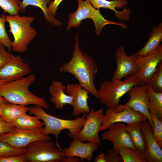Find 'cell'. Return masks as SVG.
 Instances as JSON below:
<instances>
[{"label": "cell", "mask_w": 162, "mask_h": 162, "mask_svg": "<svg viewBox=\"0 0 162 162\" xmlns=\"http://www.w3.org/2000/svg\"><path fill=\"white\" fill-rule=\"evenodd\" d=\"M136 57L135 53L127 55L123 46L118 47L115 52L116 67L111 80H121L124 77L134 74L137 70Z\"/></svg>", "instance_id": "14"}, {"label": "cell", "mask_w": 162, "mask_h": 162, "mask_svg": "<svg viewBox=\"0 0 162 162\" xmlns=\"http://www.w3.org/2000/svg\"><path fill=\"white\" fill-rule=\"evenodd\" d=\"M115 152L112 149L108 150L106 155L107 162H122L120 156Z\"/></svg>", "instance_id": "35"}, {"label": "cell", "mask_w": 162, "mask_h": 162, "mask_svg": "<svg viewBox=\"0 0 162 162\" xmlns=\"http://www.w3.org/2000/svg\"><path fill=\"white\" fill-rule=\"evenodd\" d=\"M49 140H38L29 144L23 154L27 162H61L64 157L62 149Z\"/></svg>", "instance_id": "7"}, {"label": "cell", "mask_w": 162, "mask_h": 162, "mask_svg": "<svg viewBox=\"0 0 162 162\" xmlns=\"http://www.w3.org/2000/svg\"><path fill=\"white\" fill-rule=\"evenodd\" d=\"M78 3L77 10L70 13L68 15L69 20L68 22L66 31L72 27L77 28L81 24V22L86 18L91 19L95 26V32L99 36L104 27L108 24H112L121 26L123 28L127 29V26L124 22L107 20L105 19L100 13L99 10L94 8L87 0H76Z\"/></svg>", "instance_id": "5"}, {"label": "cell", "mask_w": 162, "mask_h": 162, "mask_svg": "<svg viewBox=\"0 0 162 162\" xmlns=\"http://www.w3.org/2000/svg\"><path fill=\"white\" fill-rule=\"evenodd\" d=\"M147 84L149 110L162 120V92L154 91L149 84Z\"/></svg>", "instance_id": "26"}, {"label": "cell", "mask_w": 162, "mask_h": 162, "mask_svg": "<svg viewBox=\"0 0 162 162\" xmlns=\"http://www.w3.org/2000/svg\"><path fill=\"white\" fill-rule=\"evenodd\" d=\"M7 101L4 98L0 96V115H2L3 108Z\"/></svg>", "instance_id": "40"}, {"label": "cell", "mask_w": 162, "mask_h": 162, "mask_svg": "<svg viewBox=\"0 0 162 162\" xmlns=\"http://www.w3.org/2000/svg\"><path fill=\"white\" fill-rule=\"evenodd\" d=\"M83 161H84V160L81 159L79 157L74 156H64L61 161V162H82Z\"/></svg>", "instance_id": "38"}, {"label": "cell", "mask_w": 162, "mask_h": 162, "mask_svg": "<svg viewBox=\"0 0 162 162\" xmlns=\"http://www.w3.org/2000/svg\"><path fill=\"white\" fill-rule=\"evenodd\" d=\"M64 0H54L48 6V9L52 15L55 17L56 14L58 7Z\"/></svg>", "instance_id": "37"}, {"label": "cell", "mask_w": 162, "mask_h": 162, "mask_svg": "<svg viewBox=\"0 0 162 162\" xmlns=\"http://www.w3.org/2000/svg\"><path fill=\"white\" fill-rule=\"evenodd\" d=\"M162 61V44L152 52L144 56H136V71L133 74L136 79L138 85L148 84L155 72L158 66Z\"/></svg>", "instance_id": "8"}, {"label": "cell", "mask_w": 162, "mask_h": 162, "mask_svg": "<svg viewBox=\"0 0 162 162\" xmlns=\"http://www.w3.org/2000/svg\"><path fill=\"white\" fill-rule=\"evenodd\" d=\"M138 85L134 74L123 80H107L97 90L99 99L107 108L114 110L118 106L121 98L133 87Z\"/></svg>", "instance_id": "6"}, {"label": "cell", "mask_w": 162, "mask_h": 162, "mask_svg": "<svg viewBox=\"0 0 162 162\" xmlns=\"http://www.w3.org/2000/svg\"><path fill=\"white\" fill-rule=\"evenodd\" d=\"M118 153L123 162H146L145 155L131 148L125 146L120 147Z\"/></svg>", "instance_id": "27"}, {"label": "cell", "mask_w": 162, "mask_h": 162, "mask_svg": "<svg viewBox=\"0 0 162 162\" xmlns=\"http://www.w3.org/2000/svg\"><path fill=\"white\" fill-rule=\"evenodd\" d=\"M15 127L26 130H34L43 128L44 123L35 116H30L26 113L10 123Z\"/></svg>", "instance_id": "24"}, {"label": "cell", "mask_w": 162, "mask_h": 162, "mask_svg": "<svg viewBox=\"0 0 162 162\" xmlns=\"http://www.w3.org/2000/svg\"><path fill=\"white\" fill-rule=\"evenodd\" d=\"M146 120L141 122L142 131L145 138L147 153L145 155L146 162H162V150L154 138L150 123Z\"/></svg>", "instance_id": "17"}, {"label": "cell", "mask_w": 162, "mask_h": 162, "mask_svg": "<svg viewBox=\"0 0 162 162\" xmlns=\"http://www.w3.org/2000/svg\"><path fill=\"white\" fill-rule=\"evenodd\" d=\"M104 115V109L102 107L96 111L93 108L90 109L86 115L83 128L77 136L80 141L95 143L99 146L101 145L99 133Z\"/></svg>", "instance_id": "10"}, {"label": "cell", "mask_w": 162, "mask_h": 162, "mask_svg": "<svg viewBox=\"0 0 162 162\" xmlns=\"http://www.w3.org/2000/svg\"><path fill=\"white\" fill-rule=\"evenodd\" d=\"M28 111L30 114L35 115L43 121L45 127L42 133L45 135H53L56 139L55 146L61 148L58 142V138L61 131L64 129L69 130L68 135L73 139L77 137L82 130L86 120V115L84 114L80 117L71 120L64 119L50 115L38 105L28 107Z\"/></svg>", "instance_id": "3"}, {"label": "cell", "mask_w": 162, "mask_h": 162, "mask_svg": "<svg viewBox=\"0 0 162 162\" xmlns=\"http://www.w3.org/2000/svg\"><path fill=\"white\" fill-rule=\"evenodd\" d=\"M21 1V0H20ZM20 0H0V7L4 13L10 15L19 14L20 10Z\"/></svg>", "instance_id": "29"}, {"label": "cell", "mask_w": 162, "mask_h": 162, "mask_svg": "<svg viewBox=\"0 0 162 162\" xmlns=\"http://www.w3.org/2000/svg\"><path fill=\"white\" fill-rule=\"evenodd\" d=\"M5 18L9 23V32L14 38L12 42V50L18 53L24 52L27 50L28 44L37 35L36 30L31 26L34 18L21 16L18 14L6 15Z\"/></svg>", "instance_id": "4"}, {"label": "cell", "mask_w": 162, "mask_h": 162, "mask_svg": "<svg viewBox=\"0 0 162 162\" xmlns=\"http://www.w3.org/2000/svg\"><path fill=\"white\" fill-rule=\"evenodd\" d=\"M6 22L5 16L4 14L2 16H0V44L7 47L9 51H11L12 42L5 28V23Z\"/></svg>", "instance_id": "31"}, {"label": "cell", "mask_w": 162, "mask_h": 162, "mask_svg": "<svg viewBox=\"0 0 162 162\" xmlns=\"http://www.w3.org/2000/svg\"><path fill=\"white\" fill-rule=\"evenodd\" d=\"M125 124L121 123L114 124L102 134L101 140L110 141L112 144L113 150L118 154L119 148L125 146L136 150L131 138L127 131Z\"/></svg>", "instance_id": "15"}, {"label": "cell", "mask_w": 162, "mask_h": 162, "mask_svg": "<svg viewBox=\"0 0 162 162\" xmlns=\"http://www.w3.org/2000/svg\"><path fill=\"white\" fill-rule=\"evenodd\" d=\"M25 150V148H13L6 142L0 141V157L20 155L24 154Z\"/></svg>", "instance_id": "32"}, {"label": "cell", "mask_w": 162, "mask_h": 162, "mask_svg": "<svg viewBox=\"0 0 162 162\" xmlns=\"http://www.w3.org/2000/svg\"><path fill=\"white\" fill-rule=\"evenodd\" d=\"M14 56L13 54L7 51L4 46L0 44V69Z\"/></svg>", "instance_id": "33"}, {"label": "cell", "mask_w": 162, "mask_h": 162, "mask_svg": "<svg viewBox=\"0 0 162 162\" xmlns=\"http://www.w3.org/2000/svg\"><path fill=\"white\" fill-rule=\"evenodd\" d=\"M88 1L95 8L108 9L115 13L114 16L120 21L130 19V9L124 7L128 3L126 0H85Z\"/></svg>", "instance_id": "19"}, {"label": "cell", "mask_w": 162, "mask_h": 162, "mask_svg": "<svg viewBox=\"0 0 162 162\" xmlns=\"http://www.w3.org/2000/svg\"><path fill=\"white\" fill-rule=\"evenodd\" d=\"M147 90V84L132 87L128 92L130 96L129 101L124 105L119 104L114 110L119 112L126 108H132L147 116L153 129V124L148 109Z\"/></svg>", "instance_id": "11"}, {"label": "cell", "mask_w": 162, "mask_h": 162, "mask_svg": "<svg viewBox=\"0 0 162 162\" xmlns=\"http://www.w3.org/2000/svg\"><path fill=\"white\" fill-rule=\"evenodd\" d=\"M35 76L30 74L21 79L0 85V96L8 102L26 106L38 105L45 109L50 106L43 98L31 92L29 87L35 82Z\"/></svg>", "instance_id": "2"}, {"label": "cell", "mask_w": 162, "mask_h": 162, "mask_svg": "<svg viewBox=\"0 0 162 162\" xmlns=\"http://www.w3.org/2000/svg\"><path fill=\"white\" fill-rule=\"evenodd\" d=\"M148 84L154 91L162 92V61L158 64L155 72Z\"/></svg>", "instance_id": "28"}, {"label": "cell", "mask_w": 162, "mask_h": 162, "mask_svg": "<svg viewBox=\"0 0 162 162\" xmlns=\"http://www.w3.org/2000/svg\"><path fill=\"white\" fill-rule=\"evenodd\" d=\"M44 128L34 130H26L15 127L11 131L0 134V141L7 143L17 149L25 148L32 142L38 140H50L49 135L42 133Z\"/></svg>", "instance_id": "9"}, {"label": "cell", "mask_w": 162, "mask_h": 162, "mask_svg": "<svg viewBox=\"0 0 162 162\" xmlns=\"http://www.w3.org/2000/svg\"><path fill=\"white\" fill-rule=\"evenodd\" d=\"M28 108L26 106L16 104L7 101L3 108L0 115L6 122H10L26 113Z\"/></svg>", "instance_id": "25"}, {"label": "cell", "mask_w": 162, "mask_h": 162, "mask_svg": "<svg viewBox=\"0 0 162 162\" xmlns=\"http://www.w3.org/2000/svg\"><path fill=\"white\" fill-rule=\"evenodd\" d=\"M125 128L129 134L137 151L146 155L147 147L145 137L141 129V122H136L125 124Z\"/></svg>", "instance_id": "22"}, {"label": "cell", "mask_w": 162, "mask_h": 162, "mask_svg": "<svg viewBox=\"0 0 162 162\" xmlns=\"http://www.w3.org/2000/svg\"><path fill=\"white\" fill-rule=\"evenodd\" d=\"M153 124V133L154 138L160 146L162 147V120L159 119L154 113L150 111Z\"/></svg>", "instance_id": "30"}, {"label": "cell", "mask_w": 162, "mask_h": 162, "mask_svg": "<svg viewBox=\"0 0 162 162\" xmlns=\"http://www.w3.org/2000/svg\"><path fill=\"white\" fill-rule=\"evenodd\" d=\"M162 41V23L153 27L146 43L135 54L138 56L146 55L154 51Z\"/></svg>", "instance_id": "23"}, {"label": "cell", "mask_w": 162, "mask_h": 162, "mask_svg": "<svg viewBox=\"0 0 162 162\" xmlns=\"http://www.w3.org/2000/svg\"><path fill=\"white\" fill-rule=\"evenodd\" d=\"M66 88L62 82L56 80L52 81L49 87L50 100L58 110L63 109L67 104L72 105L73 98L66 93Z\"/></svg>", "instance_id": "20"}, {"label": "cell", "mask_w": 162, "mask_h": 162, "mask_svg": "<svg viewBox=\"0 0 162 162\" xmlns=\"http://www.w3.org/2000/svg\"><path fill=\"white\" fill-rule=\"evenodd\" d=\"M74 47L71 54V59L60 67V71L72 74L82 88L99 99L97 89L94 84L98 70L97 64L92 56L82 53L80 50L77 35Z\"/></svg>", "instance_id": "1"}, {"label": "cell", "mask_w": 162, "mask_h": 162, "mask_svg": "<svg viewBox=\"0 0 162 162\" xmlns=\"http://www.w3.org/2000/svg\"><path fill=\"white\" fill-rule=\"evenodd\" d=\"M95 162H107L106 155L104 153H101L98 155L94 159Z\"/></svg>", "instance_id": "39"}, {"label": "cell", "mask_w": 162, "mask_h": 162, "mask_svg": "<svg viewBox=\"0 0 162 162\" xmlns=\"http://www.w3.org/2000/svg\"><path fill=\"white\" fill-rule=\"evenodd\" d=\"M73 139L69 143L68 147L62 149L64 156H77L81 160L85 159L91 162L94 156L93 152L98 149V145L90 142L84 143L77 137Z\"/></svg>", "instance_id": "18"}, {"label": "cell", "mask_w": 162, "mask_h": 162, "mask_svg": "<svg viewBox=\"0 0 162 162\" xmlns=\"http://www.w3.org/2000/svg\"><path fill=\"white\" fill-rule=\"evenodd\" d=\"M31 71L29 63L25 62L20 56H14L0 69V80L14 81L28 75Z\"/></svg>", "instance_id": "13"}, {"label": "cell", "mask_w": 162, "mask_h": 162, "mask_svg": "<svg viewBox=\"0 0 162 162\" xmlns=\"http://www.w3.org/2000/svg\"><path fill=\"white\" fill-rule=\"evenodd\" d=\"M148 119L142 113L130 108H127L119 112L107 109L104 115L100 131L108 129L112 125L117 123L127 124L141 122Z\"/></svg>", "instance_id": "12"}, {"label": "cell", "mask_w": 162, "mask_h": 162, "mask_svg": "<svg viewBox=\"0 0 162 162\" xmlns=\"http://www.w3.org/2000/svg\"><path fill=\"white\" fill-rule=\"evenodd\" d=\"M15 128L12 124L5 121L0 116V134L11 132Z\"/></svg>", "instance_id": "36"}, {"label": "cell", "mask_w": 162, "mask_h": 162, "mask_svg": "<svg viewBox=\"0 0 162 162\" xmlns=\"http://www.w3.org/2000/svg\"><path fill=\"white\" fill-rule=\"evenodd\" d=\"M7 82H8L5 80H0V85L4 83Z\"/></svg>", "instance_id": "41"}, {"label": "cell", "mask_w": 162, "mask_h": 162, "mask_svg": "<svg viewBox=\"0 0 162 162\" xmlns=\"http://www.w3.org/2000/svg\"><path fill=\"white\" fill-rule=\"evenodd\" d=\"M24 154L17 156L0 157V162H27Z\"/></svg>", "instance_id": "34"}, {"label": "cell", "mask_w": 162, "mask_h": 162, "mask_svg": "<svg viewBox=\"0 0 162 162\" xmlns=\"http://www.w3.org/2000/svg\"><path fill=\"white\" fill-rule=\"evenodd\" d=\"M53 0H22L19 3L20 12L24 13L27 7L31 5L36 6L42 10L46 22L51 25L57 26L62 25V22L56 20L48 10V6Z\"/></svg>", "instance_id": "21"}, {"label": "cell", "mask_w": 162, "mask_h": 162, "mask_svg": "<svg viewBox=\"0 0 162 162\" xmlns=\"http://www.w3.org/2000/svg\"><path fill=\"white\" fill-rule=\"evenodd\" d=\"M65 92L73 98L72 114L76 116L82 113H88L90 110L87 100L89 97L88 92L79 84H69Z\"/></svg>", "instance_id": "16"}]
</instances>
